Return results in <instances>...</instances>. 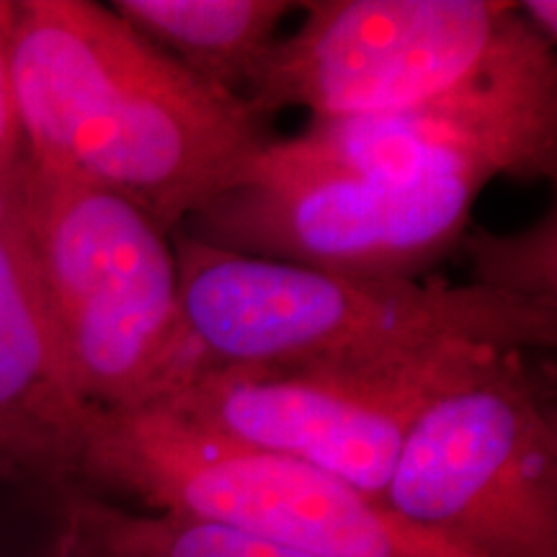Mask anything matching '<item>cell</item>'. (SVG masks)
I'll use <instances>...</instances> for the list:
<instances>
[{"label":"cell","instance_id":"7a4b0ae2","mask_svg":"<svg viewBox=\"0 0 557 557\" xmlns=\"http://www.w3.org/2000/svg\"><path fill=\"white\" fill-rule=\"evenodd\" d=\"M181 310L201 367L367 364L557 344V302L478 284L372 278L256 259L176 230Z\"/></svg>","mask_w":557,"mask_h":557},{"label":"cell","instance_id":"9c48e42d","mask_svg":"<svg viewBox=\"0 0 557 557\" xmlns=\"http://www.w3.org/2000/svg\"><path fill=\"white\" fill-rule=\"evenodd\" d=\"M478 173L336 176L240 186L194 214V238L346 276L410 278L468 233Z\"/></svg>","mask_w":557,"mask_h":557},{"label":"cell","instance_id":"9a60e30c","mask_svg":"<svg viewBox=\"0 0 557 557\" xmlns=\"http://www.w3.org/2000/svg\"><path fill=\"white\" fill-rule=\"evenodd\" d=\"M0 557H86L73 537V529H70L67 496L62 500L60 517L39 537L13 540L11 534H5V529H0Z\"/></svg>","mask_w":557,"mask_h":557},{"label":"cell","instance_id":"7c38bea8","mask_svg":"<svg viewBox=\"0 0 557 557\" xmlns=\"http://www.w3.org/2000/svg\"><path fill=\"white\" fill-rule=\"evenodd\" d=\"M67 521L86 557H323L205 521L129 511L86 487L67 493Z\"/></svg>","mask_w":557,"mask_h":557},{"label":"cell","instance_id":"2e32d148","mask_svg":"<svg viewBox=\"0 0 557 557\" xmlns=\"http://www.w3.org/2000/svg\"><path fill=\"white\" fill-rule=\"evenodd\" d=\"M519 13L524 21L547 41L549 47H555L557 39V3L555 0H527L519 3Z\"/></svg>","mask_w":557,"mask_h":557},{"label":"cell","instance_id":"ba28073f","mask_svg":"<svg viewBox=\"0 0 557 557\" xmlns=\"http://www.w3.org/2000/svg\"><path fill=\"white\" fill-rule=\"evenodd\" d=\"M243 96L250 116L289 107L348 120L408 107L455 86L493 50L517 3L312 0Z\"/></svg>","mask_w":557,"mask_h":557},{"label":"cell","instance_id":"5b68a950","mask_svg":"<svg viewBox=\"0 0 557 557\" xmlns=\"http://www.w3.org/2000/svg\"><path fill=\"white\" fill-rule=\"evenodd\" d=\"M553 380L511 354L421 410L387 480L408 524L475 557H557Z\"/></svg>","mask_w":557,"mask_h":557},{"label":"cell","instance_id":"30bf717a","mask_svg":"<svg viewBox=\"0 0 557 557\" xmlns=\"http://www.w3.org/2000/svg\"><path fill=\"white\" fill-rule=\"evenodd\" d=\"M11 173V171H9ZM96 408L75 387L37 271L0 199V472L81 487Z\"/></svg>","mask_w":557,"mask_h":557},{"label":"cell","instance_id":"6da1fadb","mask_svg":"<svg viewBox=\"0 0 557 557\" xmlns=\"http://www.w3.org/2000/svg\"><path fill=\"white\" fill-rule=\"evenodd\" d=\"M24 156L120 194L165 235L235 189L269 137L214 90L90 0H24L11 29Z\"/></svg>","mask_w":557,"mask_h":557},{"label":"cell","instance_id":"277c9868","mask_svg":"<svg viewBox=\"0 0 557 557\" xmlns=\"http://www.w3.org/2000/svg\"><path fill=\"white\" fill-rule=\"evenodd\" d=\"M323 557H475L299 459L207 434L158 406L96 410L81 487Z\"/></svg>","mask_w":557,"mask_h":557},{"label":"cell","instance_id":"4fadbf2b","mask_svg":"<svg viewBox=\"0 0 557 557\" xmlns=\"http://www.w3.org/2000/svg\"><path fill=\"white\" fill-rule=\"evenodd\" d=\"M472 284L527 299L557 302V218L555 207L529 230L513 235L465 233Z\"/></svg>","mask_w":557,"mask_h":557},{"label":"cell","instance_id":"3957f363","mask_svg":"<svg viewBox=\"0 0 557 557\" xmlns=\"http://www.w3.org/2000/svg\"><path fill=\"white\" fill-rule=\"evenodd\" d=\"M9 201L67 369L90 408L152 406L199 372L171 235L143 209L39 169L24 152L9 173Z\"/></svg>","mask_w":557,"mask_h":557},{"label":"cell","instance_id":"52a82bcc","mask_svg":"<svg viewBox=\"0 0 557 557\" xmlns=\"http://www.w3.org/2000/svg\"><path fill=\"white\" fill-rule=\"evenodd\" d=\"M506 357L459 346L367 364L201 367L152 406L227 442L299 459L382 500L421 410Z\"/></svg>","mask_w":557,"mask_h":557},{"label":"cell","instance_id":"8992f818","mask_svg":"<svg viewBox=\"0 0 557 557\" xmlns=\"http://www.w3.org/2000/svg\"><path fill=\"white\" fill-rule=\"evenodd\" d=\"M557 171V62L524 16L455 86L408 107L315 120L269 139L235 184L289 186L336 176L478 173L493 181L553 178Z\"/></svg>","mask_w":557,"mask_h":557},{"label":"cell","instance_id":"5bb4252c","mask_svg":"<svg viewBox=\"0 0 557 557\" xmlns=\"http://www.w3.org/2000/svg\"><path fill=\"white\" fill-rule=\"evenodd\" d=\"M13 13H16V3H3L0 0V173L9 171L21 158V152H24L11 81Z\"/></svg>","mask_w":557,"mask_h":557},{"label":"cell","instance_id":"8fae6325","mask_svg":"<svg viewBox=\"0 0 557 557\" xmlns=\"http://www.w3.org/2000/svg\"><path fill=\"white\" fill-rule=\"evenodd\" d=\"M178 65L227 96H243L299 9L284 0H116L109 5Z\"/></svg>","mask_w":557,"mask_h":557}]
</instances>
